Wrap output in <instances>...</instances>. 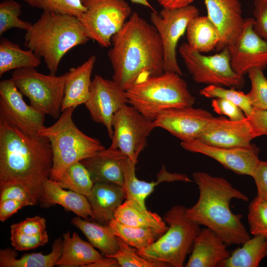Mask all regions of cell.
Wrapping results in <instances>:
<instances>
[{
	"label": "cell",
	"instance_id": "cell-1",
	"mask_svg": "<svg viewBox=\"0 0 267 267\" xmlns=\"http://www.w3.org/2000/svg\"><path fill=\"white\" fill-rule=\"evenodd\" d=\"M111 46L108 56L112 80L125 90L139 80L164 72L160 37L154 26L136 12L113 36Z\"/></svg>",
	"mask_w": 267,
	"mask_h": 267
},
{
	"label": "cell",
	"instance_id": "cell-2",
	"mask_svg": "<svg viewBox=\"0 0 267 267\" xmlns=\"http://www.w3.org/2000/svg\"><path fill=\"white\" fill-rule=\"evenodd\" d=\"M52 167V152L46 137L26 134L0 120V187L20 185L40 201Z\"/></svg>",
	"mask_w": 267,
	"mask_h": 267
},
{
	"label": "cell",
	"instance_id": "cell-3",
	"mask_svg": "<svg viewBox=\"0 0 267 267\" xmlns=\"http://www.w3.org/2000/svg\"><path fill=\"white\" fill-rule=\"evenodd\" d=\"M192 176L199 196L193 206L186 209L188 218L214 231L227 245L248 240L251 236L242 222L243 216L233 213L230 204L233 199L248 201V197L222 177L202 172Z\"/></svg>",
	"mask_w": 267,
	"mask_h": 267
},
{
	"label": "cell",
	"instance_id": "cell-4",
	"mask_svg": "<svg viewBox=\"0 0 267 267\" xmlns=\"http://www.w3.org/2000/svg\"><path fill=\"white\" fill-rule=\"evenodd\" d=\"M89 40L77 17L43 12L26 32L24 46L42 57L50 74L56 75L64 55Z\"/></svg>",
	"mask_w": 267,
	"mask_h": 267
},
{
	"label": "cell",
	"instance_id": "cell-5",
	"mask_svg": "<svg viewBox=\"0 0 267 267\" xmlns=\"http://www.w3.org/2000/svg\"><path fill=\"white\" fill-rule=\"evenodd\" d=\"M125 94L128 103L151 121L164 110L192 106L195 101L186 82L172 72L139 80Z\"/></svg>",
	"mask_w": 267,
	"mask_h": 267
},
{
	"label": "cell",
	"instance_id": "cell-6",
	"mask_svg": "<svg viewBox=\"0 0 267 267\" xmlns=\"http://www.w3.org/2000/svg\"><path fill=\"white\" fill-rule=\"evenodd\" d=\"M75 108L65 109L54 124L38 133L50 141L52 167L49 179L55 181L73 163L105 149L98 139L86 135L78 128L72 119Z\"/></svg>",
	"mask_w": 267,
	"mask_h": 267
},
{
	"label": "cell",
	"instance_id": "cell-7",
	"mask_svg": "<svg viewBox=\"0 0 267 267\" xmlns=\"http://www.w3.org/2000/svg\"><path fill=\"white\" fill-rule=\"evenodd\" d=\"M186 208L172 207L164 215L167 231L152 244L138 254L146 260L163 263L169 267H182L191 253L195 237L201 230L200 225L188 218Z\"/></svg>",
	"mask_w": 267,
	"mask_h": 267
},
{
	"label": "cell",
	"instance_id": "cell-8",
	"mask_svg": "<svg viewBox=\"0 0 267 267\" xmlns=\"http://www.w3.org/2000/svg\"><path fill=\"white\" fill-rule=\"evenodd\" d=\"M68 72L62 75H44L36 68L14 70L11 79L30 105L43 114L54 119L60 117Z\"/></svg>",
	"mask_w": 267,
	"mask_h": 267
},
{
	"label": "cell",
	"instance_id": "cell-9",
	"mask_svg": "<svg viewBox=\"0 0 267 267\" xmlns=\"http://www.w3.org/2000/svg\"><path fill=\"white\" fill-rule=\"evenodd\" d=\"M178 51L193 80L198 83L241 89L245 85L244 76L234 71L227 46L218 53L205 55L182 43Z\"/></svg>",
	"mask_w": 267,
	"mask_h": 267
},
{
	"label": "cell",
	"instance_id": "cell-10",
	"mask_svg": "<svg viewBox=\"0 0 267 267\" xmlns=\"http://www.w3.org/2000/svg\"><path fill=\"white\" fill-rule=\"evenodd\" d=\"M86 11L78 19L90 40L100 46H111V39L131 15L125 0H81Z\"/></svg>",
	"mask_w": 267,
	"mask_h": 267
},
{
	"label": "cell",
	"instance_id": "cell-11",
	"mask_svg": "<svg viewBox=\"0 0 267 267\" xmlns=\"http://www.w3.org/2000/svg\"><path fill=\"white\" fill-rule=\"evenodd\" d=\"M113 135L109 148L118 149L134 163L155 128L151 121L132 105H124L114 116Z\"/></svg>",
	"mask_w": 267,
	"mask_h": 267
},
{
	"label": "cell",
	"instance_id": "cell-12",
	"mask_svg": "<svg viewBox=\"0 0 267 267\" xmlns=\"http://www.w3.org/2000/svg\"><path fill=\"white\" fill-rule=\"evenodd\" d=\"M199 14L198 8L192 4L174 9L163 8L159 13H151V24L158 32L163 45L164 72L182 75L177 59V47L189 22Z\"/></svg>",
	"mask_w": 267,
	"mask_h": 267
},
{
	"label": "cell",
	"instance_id": "cell-13",
	"mask_svg": "<svg viewBox=\"0 0 267 267\" xmlns=\"http://www.w3.org/2000/svg\"><path fill=\"white\" fill-rule=\"evenodd\" d=\"M11 78L0 82V120L30 134L44 129V115L24 100Z\"/></svg>",
	"mask_w": 267,
	"mask_h": 267
},
{
	"label": "cell",
	"instance_id": "cell-14",
	"mask_svg": "<svg viewBox=\"0 0 267 267\" xmlns=\"http://www.w3.org/2000/svg\"><path fill=\"white\" fill-rule=\"evenodd\" d=\"M127 103L124 89L113 80L95 75L90 86L89 97L85 105L91 119L106 127L111 139L113 135V117Z\"/></svg>",
	"mask_w": 267,
	"mask_h": 267
},
{
	"label": "cell",
	"instance_id": "cell-15",
	"mask_svg": "<svg viewBox=\"0 0 267 267\" xmlns=\"http://www.w3.org/2000/svg\"><path fill=\"white\" fill-rule=\"evenodd\" d=\"M254 24L253 18H244L240 35L227 46L233 70L243 76L252 69L263 70L267 66V41L257 34Z\"/></svg>",
	"mask_w": 267,
	"mask_h": 267
},
{
	"label": "cell",
	"instance_id": "cell-16",
	"mask_svg": "<svg viewBox=\"0 0 267 267\" xmlns=\"http://www.w3.org/2000/svg\"><path fill=\"white\" fill-rule=\"evenodd\" d=\"M185 150L209 156L226 169L240 175L251 177L260 163L259 149L252 145L250 147L222 148L211 146L197 139L181 141Z\"/></svg>",
	"mask_w": 267,
	"mask_h": 267
},
{
	"label": "cell",
	"instance_id": "cell-17",
	"mask_svg": "<svg viewBox=\"0 0 267 267\" xmlns=\"http://www.w3.org/2000/svg\"><path fill=\"white\" fill-rule=\"evenodd\" d=\"M246 118L233 121L225 117H213L196 138L208 145L222 148L250 147L256 138Z\"/></svg>",
	"mask_w": 267,
	"mask_h": 267
},
{
	"label": "cell",
	"instance_id": "cell-18",
	"mask_svg": "<svg viewBox=\"0 0 267 267\" xmlns=\"http://www.w3.org/2000/svg\"><path fill=\"white\" fill-rule=\"evenodd\" d=\"M213 117L206 110L188 106L164 110L153 122L155 128L185 141L196 139Z\"/></svg>",
	"mask_w": 267,
	"mask_h": 267
},
{
	"label": "cell",
	"instance_id": "cell-19",
	"mask_svg": "<svg viewBox=\"0 0 267 267\" xmlns=\"http://www.w3.org/2000/svg\"><path fill=\"white\" fill-rule=\"evenodd\" d=\"M207 16L218 29L221 40L216 49L220 51L233 44L244 25L239 0H204Z\"/></svg>",
	"mask_w": 267,
	"mask_h": 267
},
{
	"label": "cell",
	"instance_id": "cell-20",
	"mask_svg": "<svg viewBox=\"0 0 267 267\" xmlns=\"http://www.w3.org/2000/svg\"><path fill=\"white\" fill-rule=\"evenodd\" d=\"M136 164L125 156L123 160L124 177V188L127 200L133 202L137 206L146 209V198L153 191L155 187L162 182L180 181L191 182L192 180L185 175L181 173H172L167 171L165 166H162L156 175V181L147 182L138 179L135 176Z\"/></svg>",
	"mask_w": 267,
	"mask_h": 267
},
{
	"label": "cell",
	"instance_id": "cell-21",
	"mask_svg": "<svg viewBox=\"0 0 267 267\" xmlns=\"http://www.w3.org/2000/svg\"><path fill=\"white\" fill-rule=\"evenodd\" d=\"M227 244L214 231L203 228L195 237L186 267H215L229 258Z\"/></svg>",
	"mask_w": 267,
	"mask_h": 267
},
{
	"label": "cell",
	"instance_id": "cell-22",
	"mask_svg": "<svg viewBox=\"0 0 267 267\" xmlns=\"http://www.w3.org/2000/svg\"><path fill=\"white\" fill-rule=\"evenodd\" d=\"M125 156L120 150L109 147L81 162L88 170L94 183L111 182L124 187L123 160Z\"/></svg>",
	"mask_w": 267,
	"mask_h": 267
},
{
	"label": "cell",
	"instance_id": "cell-23",
	"mask_svg": "<svg viewBox=\"0 0 267 267\" xmlns=\"http://www.w3.org/2000/svg\"><path fill=\"white\" fill-rule=\"evenodd\" d=\"M97 222L108 225L116 210L126 199L125 188L111 182H96L87 196Z\"/></svg>",
	"mask_w": 267,
	"mask_h": 267
},
{
	"label": "cell",
	"instance_id": "cell-24",
	"mask_svg": "<svg viewBox=\"0 0 267 267\" xmlns=\"http://www.w3.org/2000/svg\"><path fill=\"white\" fill-rule=\"evenodd\" d=\"M96 61L95 55L77 67L70 69L65 82L61 112L70 107L85 104L90 95L91 75Z\"/></svg>",
	"mask_w": 267,
	"mask_h": 267
},
{
	"label": "cell",
	"instance_id": "cell-25",
	"mask_svg": "<svg viewBox=\"0 0 267 267\" xmlns=\"http://www.w3.org/2000/svg\"><path fill=\"white\" fill-rule=\"evenodd\" d=\"M45 205L58 204L85 219H93V215L87 197L72 190H66L49 178L43 184L40 199Z\"/></svg>",
	"mask_w": 267,
	"mask_h": 267
},
{
	"label": "cell",
	"instance_id": "cell-26",
	"mask_svg": "<svg viewBox=\"0 0 267 267\" xmlns=\"http://www.w3.org/2000/svg\"><path fill=\"white\" fill-rule=\"evenodd\" d=\"M62 253L56 266L61 267H89L105 256L96 251L89 242L82 239L73 232L71 236L67 232L63 235Z\"/></svg>",
	"mask_w": 267,
	"mask_h": 267
},
{
	"label": "cell",
	"instance_id": "cell-27",
	"mask_svg": "<svg viewBox=\"0 0 267 267\" xmlns=\"http://www.w3.org/2000/svg\"><path fill=\"white\" fill-rule=\"evenodd\" d=\"M114 219L128 225L150 228L160 236L168 228L167 223L157 214L141 208L127 199L116 210Z\"/></svg>",
	"mask_w": 267,
	"mask_h": 267
},
{
	"label": "cell",
	"instance_id": "cell-28",
	"mask_svg": "<svg viewBox=\"0 0 267 267\" xmlns=\"http://www.w3.org/2000/svg\"><path fill=\"white\" fill-rule=\"evenodd\" d=\"M63 239L58 238L53 242L49 254L33 253L17 258V254L13 249L0 250V267H53L57 265L62 253Z\"/></svg>",
	"mask_w": 267,
	"mask_h": 267
},
{
	"label": "cell",
	"instance_id": "cell-29",
	"mask_svg": "<svg viewBox=\"0 0 267 267\" xmlns=\"http://www.w3.org/2000/svg\"><path fill=\"white\" fill-rule=\"evenodd\" d=\"M186 32L187 43L201 53L214 50L221 40L218 29L207 16L193 18L189 22Z\"/></svg>",
	"mask_w": 267,
	"mask_h": 267
},
{
	"label": "cell",
	"instance_id": "cell-30",
	"mask_svg": "<svg viewBox=\"0 0 267 267\" xmlns=\"http://www.w3.org/2000/svg\"><path fill=\"white\" fill-rule=\"evenodd\" d=\"M71 222L85 235L89 242L99 249L102 254L109 257L119 250L116 236L108 225L83 220L80 217L73 218Z\"/></svg>",
	"mask_w": 267,
	"mask_h": 267
},
{
	"label": "cell",
	"instance_id": "cell-31",
	"mask_svg": "<svg viewBox=\"0 0 267 267\" xmlns=\"http://www.w3.org/2000/svg\"><path fill=\"white\" fill-rule=\"evenodd\" d=\"M267 256V240L261 235H253L235 249L229 258L220 263V267H258Z\"/></svg>",
	"mask_w": 267,
	"mask_h": 267
},
{
	"label": "cell",
	"instance_id": "cell-32",
	"mask_svg": "<svg viewBox=\"0 0 267 267\" xmlns=\"http://www.w3.org/2000/svg\"><path fill=\"white\" fill-rule=\"evenodd\" d=\"M41 57L30 49L23 50L6 38L0 41V76L12 70L38 67Z\"/></svg>",
	"mask_w": 267,
	"mask_h": 267
},
{
	"label": "cell",
	"instance_id": "cell-33",
	"mask_svg": "<svg viewBox=\"0 0 267 267\" xmlns=\"http://www.w3.org/2000/svg\"><path fill=\"white\" fill-rule=\"evenodd\" d=\"M108 225L116 236L137 251L146 248L160 236L150 228L128 225L114 218Z\"/></svg>",
	"mask_w": 267,
	"mask_h": 267
},
{
	"label": "cell",
	"instance_id": "cell-34",
	"mask_svg": "<svg viewBox=\"0 0 267 267\" xmlns=\"http://www.w3.org/2000/svg\"><path fill=\"white\" fill-rule=\"evenodd\" d=\"M56 182L63 188L86 197L90 194L94 183L88 170L81 161L68 167Z\"/></svg>",
	"mask_w": 267,
	"mask_h": 267
},
{
	"label": "cell",
	"instance_id": "cell-35",
	"mask_svg": "<svg viewBox=\"0 0 267 267\" xmlns=\"http://www.w3.org/2000/svg\"><path fill=\"white\" fill-rule=\"evenodd\" d=\"M43 12L67 14L78 18L86 11L81 0H23Z\"/></svg>",
	"mask_w": 267,
	"mask_h": 267
},
{
	"label": "cell",
	"instance_id": "cell-36",
	"mask_svg": "<svg viewBox=\"0 0 267 267\" xmlns=\"http://www.w3.org/2000/svg\"><path fill=\"white\" fill-rule=\"evenodd\" d=\"M199 93L207 98H221L235 103L242 110L246 117L249 116L254 110L246 94L233 88L225 89L222 86L208 85L201 89Z\"/></svg>",
	"mask_w": 267,
	"mask_h": 267
},
{
	"label": "cell",
	"instance_id": "cell-37",
	"mask_svg": "<svg viewBox=\"0 0 267 267\" xmlns=\"http://www.w3.org/2000/svg\"><path fill=\"white\" fill-rule=\"evenodd\" d=\"M21 6L14 0H5L0 3V35L15 28L28 31L33 24L19 17Z\"/></svg>",
	"mask_w": 267,
	"mask_h": 267
},
{
	"label": "cell",
	"instance_id": "cell-38",
	"mask_svg": "<svg viewBox=\"0 0 267 267\" xmlns=\"http://www.w3.org/2000/svg\"><path fill=\"white\" fill-rule=\"evenodd\" d=\"M119 250L108 257L115 259L122 267H164L169 266L163 263L151 262L141 257L135 248L128 245L117 237Z\"/></svg>",
	"mask_w": 267,
	"mask_h": 267
},
{
	"label": "cell",
	"instance_id": "cell-39",
	"mask_svg": "<svg viewBox=\"0 0 267 267\" xmlns=\"http://www.w3.org/2000/svg\"><path fill=\"white\" fill-rule=\"evenodd\" d=\"M263 71L254 68L248 73L251 88L246 95L254 109L258 110H267V78Z\"/></svg>",
	"mask_w": 267,
	"mask_h": 267
},
{
	"label": "cell",
	"instance_id": "cell-40",
	"mask_svg": "<svg viewBox=\"0 0 267 267\" xmlns=\"http://www.w3.org/2000/svg\"><path fill=\"white\" fill-rule=\"evenodd\" d=\"M250 233L261 235L267 240V201L256 197L248 206L247 216Z\"/></svg>",
	"mask_w": 267,
	"mask_h": 267
},
{
	"label": "cell",
	"instance_id": "cell-41",
	"mask_svg": "<svg viewBox=\"0 0 267 267\" xmlns=\"http://www.w3.org/2000/svg\"><path fill=\"white\" fill-rule=\"evenodd\" d=\"M47 232L36 235H29L10 231L11 244L19 251H25L43 246L48 241Z\"/></svg>",
	"mask_w": 267,
	"mask_h": 267
},
{
	"label": "cell",
	"instance_id": "cell-42",
	"mask_svg": "<svg viewBox=\"0 0 267 267\" xmlns=\"http://www.w3.org/2000/svg\"><path fill=\"white\" fill-rule=\"evenodd\" d=\"M11 199L23 203L26 206H34L39 202L24 187L11 184L0 187V201Z\"/></svg>",
	"mask_w": 267,
	"mask_h": 267
},
{
	"label": "cell",
	"instance_id": "cell-43",
	"mask_svg": "<svg viewBox=\"0 0 267 267\" xmlns=\"http://www.w3.org/2000/svg\"><path fill=\"white\" fill-rule=\"evenodd\" d=\"M10 231L29 235H36L46 232V220L40 216L27 218L10 226Z\"/></svg>",
	"mask_w": 267,
	"mask_h": 267
},
{
	"label": "cell",
	"instance_id": "cell-44",
	"mask_svg": "<svg viewBox=\"0 0 267 267\" xmlns=\"http://www.w3.org/2000/svg\"><path fill=\"white\" fill-rule=\"evenodd\" d=\"M211 105L215 112L220 115L227 116L230 120L239 121L246 118L244 112L238 106L226 99L214 98Z\"/></svg>",
	"mask_w": 267,
	"mask_h": 267
},
{
	"label": "cell",
	"instance_id": "cell-45",
	"mask_svg": "<svg viewBox=\"0 0 267 267\" xmlns=\"http://www.w3.org/2000/svg\"><path fill=\"white\" fill-rule=\"evenodd\" d=\"M254 30L267 41V0H254Z\"/></svg>",
	"mask_w": 267,
	"mask_h": 267
},
{
	"label": "cell",
	"instance_id": "cell-46",
	"mask_svg": "<svg viewBox=\"0 0 267 267\" xmlns=\"http://www.w3.org/2000/svg\"><path fill=\"white\" fill-rule=\"evenodd\" d=\"M258 198L267 201V161H261L252 176Z\"/></svg>",
	"mask_w": 267,
	"mask_h": 267
},
{
	"label": "cell",
	"instance_id": "cell-47",
	"mask_svg": "<svg viewBox=\"0 0 267 267\" xmlns=\"http://www.w3.org/2000/svg\"><path fill=\"white\" fill-rule=\"evenodd\" d=\"M254 130L256 137L267 135V110L254 109L247 117Z\"/></svg>",
	"mask_w": 267,
	"mask_h": 267
},
{
	"label": "cell",
	"instance_id": "cell-48",
	"mask_svg": "<svg viewBox=\"0 0 267 267\" xmlns=\"http://www.w3.org/2000/svg\"><path fill=\"white\" fill-rule=\"evenodd\" d=\"M25 205L19 201L7 199L0 201V220L4 222Z\"/></svg>",
	"mask_w": 267,
	"mask_h": 267
},
{
	"label": "cell",
	"instance_id": "cell-49",
	"mask_svg": "<svg viewBox=\"0 0 267 267\" xmlns=\"http://www.w3.org/2000/svg\"><path fill=\"white\" fill-rule=\"evenodd\" d=\"M194 0H157V1L164 8L174 9L191 4Z\"/></svg>",
	"mask_w": 267,
	"mask_h": 267
},
{
	"label": "cell",
	"instance_id": "cell-50",
	"mask_svg": "<svg viewBox=\"0 0 267 267\" xmlns=\"http://www.w3.org/2000/svg\"><path fill=\"white\" fill-rule=\"evenodd\" d=\"M120 267L117 261L112 257H105L101 260L90 265L89 267Z\"/></svg>",
	"mask_w": 267,
	"mask_h": 267
},
{
	"label": "cell",
	"instance_id": "cell-51",
	"mask_svg": "<svg viewBox=\"0 0 267 267\" xmlns=\"http://www.w3.org/2000/svg\"><path fill=\"white\" fill-rule=\"evenodd\" d=\"M135 3L139 4L151 9L152 11H156L147 0H131Z\"/></svg>",
	"mask_w": 267,
	"mask_h": 267
},
{
	"label": "cell",
	"instance_id": "cell-52",
	"mask_svg": "<svg viewBox=\"0 0 267 267\" xmlns=\"http://www.w3.org/2000/svg\"><path fill=\"white\" fill-rule=\"evenodd\" d=\"M156 0V1H157V0Z\"/></svg>",
	"mask_w": 267,
	"mask_h": 267
}]
</instances>
